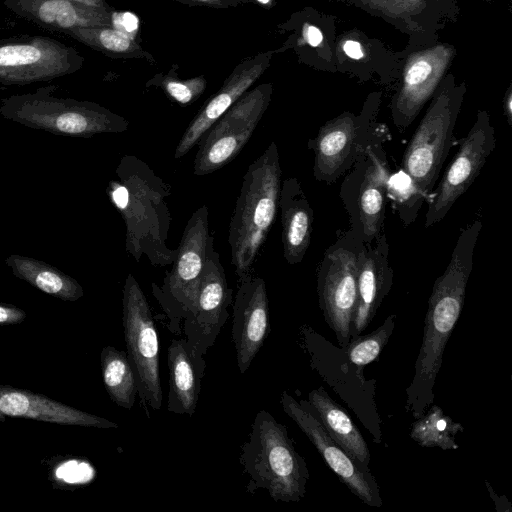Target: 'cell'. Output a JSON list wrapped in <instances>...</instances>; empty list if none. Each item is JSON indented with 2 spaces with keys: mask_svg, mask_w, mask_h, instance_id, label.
Listing matches in <instances>:
<instances>
[{
  "mask_svg": "<svg viewBox=\"0 0 512 512\" xmlns=\"http://www.w3.org/2000/svg\"><path fill=\"white\" fill-rule=\"evenodd\" d=\"M482 223L474 220L462 229L449 264L432 288L415 373L406 389V411L419 418L434 401V384L441 368L445 346L461 314L474 248Z\"/></svg>",
  "mask_w": 512,
  "mask_h": 512,
  "instance_id": "obj_1",
  "label": "cell"
},
{
  "mask_svg": "<svg viewBox=\"0 0 512 512\" xmlns=\"http://www.w3.org/2000/svg\"><path fill=\"white\" fill-rule=\"evenodd\" d=\"M116 175L107 193L124 220L126 251L136 262L145 255L153 266L172 264L177 252L166 245L172 218L165 200L171 187L134 155L121 158Z\"/></svg>",
  "mask_w": 512,
  "mask_h": 512,
  "instance_id": "obj_2",
  "label": "cell"
},
{
  "mask_svg": "<svg viewBox=\"0 0 512 512\" xmlns=\"http://www.w3.org/2000/svg\"><path fill=\"white\" fill-rule=\"evenodd\" d=\"M281 176L278 148L272 141L248 166L229 224L231 264L239 283L254 277L256 257L277 215Z\"/></svg>",
  "mask_w": 512,
  "mask_h": 512,
  "instance_id": "obj_3",
  "label": "cell"
},
{
  "mask_svg": "<svg viewBox=\"0 0 512 512\" xmlns=\"http://www.w3.org/2000/svg\"><path fill=\"white\" fill-rule=\"evenodd\" d=\"M240 463L248 475L246 492L265 489L276 502H299L306 493L309 471L284 425L259 411L241 447Z\"/></svg>",
  "mask_w": 512,
  "mask_h": 512,
  "instance_id": "obj_4",
  "label": "cell"
},
{
  "mask_svg": "<svg viewBox=\"0 0 512 512\" xmlns=\"http://www.w3.org/2000/svg\"><path fill=\"white\" fill-rule=\"evenodd\" d=\"M54 85L1 99L3 118L55 135L90 138L100 133H122L129 122L90 101L54 96Z\"/></svg>",
  "mask_w": 512,
  "mask_h": 512,
  "instance_id": "obj_5",
  "label": "cell"
},
{
  "mask_svg": "<svg viewBox=\"0 0 512 512\" xmlns=\"http://www.w3.org/2000/svg\"><path fill=\"white\" fill-rule=\"evenodd\" d=\"M465 93L466 82H457L452 73H447L405 150L404 172L418 194L429 201L453 143Z\"/></svg>",
  "mask_w": 512,
  "mask_h": 512,
  "instance_id": "obj_6",
  "label": "cell"
},
{
  "mask_svg": "<svg viewBox=\"0 0 512 512\" xmlns=\"http://www.w3.org/2000/svg\"><path fill=\"white\" fill-rule=\"evenodd\" d=\"M379 102L380 93H373L367 98L361 115L344 112L319 129L310 145L315 154L313 174L318 181H335L376 147Z\"/></svg>",
  "mask_w": 512,
  "mask_h": 512,
  "instance_id": "obj_7",
  "label": "cell"
},
{
  "mask_svg": "<svg viewBox=\"0 0 512 512\" xmlns=\"http://www.w3.org/2000/svg\"><path fill=\"white\" fill-rule=\"evenodd\" d=\"M122 323L126 353L134 370L141 404L159 410L162 388L159 375V342L148 301L133 274L125 279L122 297Z\"/></svg>",
  "mask_w": 512,
  "mask_h": 512,
  "instance_id": "obj_8",
  "label": "cell"
},
{
  "mask_svg": "<svg viewBox=\"0 0 512 512\" xmlns=\"http://www.w3.org/2000/svg\"><path fill=\"white\" fill-rule=\"evenodd\" d=\"M210 236L208 208L202 205L189 218L172 268L162 285L151 284L152 294L168 318L170 331L175 334L180 333V322L197 293Z\"/></svg>",
  "mask_w": 512,
  "mask_h": 512,
  "instance_id": "obj_9",
  "label": "cell"
},
{
  "mask_svg": "<svg viewBox=\"0 0 512 512\" xmlns=\"http://www.w3.org/2000/svg\"><path fill=\"white\" fill-rule=\"evenodd\" d=\"M71 46L41 35L0 39V83L27 85L70 75L82 66Z\"/></svg>",
  "mask_w": 512,
  "mask_h": 512,
  "instance_id": "obj_10",
  "label": "cell"
},
{
  "mask_svg": "<svg viewBox=\"0 0 512 512\" xmlns=\"http://www.w3.org/2000/svg\"><path fill=\"white\" fill-rule=\"evenodd\" d=\"M457 56V48L437 41L427 46L405 48L399 86L391 100V118L398 129L411 125L431 99Z\"/></svg>",
  "mask_w": 512,
  "mask_h": 512,
  "instance_id": "obj_11",
  "label": "cell"
},
{
  "mask_svg": "<svg viewBox=\"0 0 512 512\" xmlns=\"http://www.w3.org/2000/svg\"><path fill=\"white\" fill-rule=\"evenodd\" d=\"M270 87H260L235 102L198 142L194 174H211L234 160L250 140L268 107Z\"/></svg>",
  "mask_w": 512,
  "mask_h": 512,
  "instance_id": "obj_12",
  "label": "cell"
},
{
  "mask_svg": "<svg viewBox=\"0 0 512 512\" xmlns=\"http://www.w3.org/2000/svg\"><path fill=\"white\" fill-rule=\"evenodd\" d=\"M496 146L495 129L486 110H478L476 120L462 139L460 148L447 167L438 189L432 194L425 216V228L440 222L456 200L480 174Z\"/></svg>",
  "mask_w": 512,
  "mask_h": 512,
  "instance_id": "obj_13",
  "label": "cell"
},
{
  "mask_svg": "<svg viewBox=\"0 0 512 512\" xmlns=\"http://www.w3.org/2000/svg\"><path fill=\"white\" fill-rule=\"evenodd\" d=\"M232 298L233 290L210 236L200 284L183 319L185 339L201 354L207 353L228 320Z\"/></svg>",
  "mask_w": 512,
  "mask_h": 512,
  "instance_id": "obj_14",
  "label": "cell"
},
{
  "mask_svg": "<svg viewBox=\"0 0 512 512\" xmlns=\"http://www.w3.org/2000/svg\"><path fill=\"white\" fill-rule=\"evenodd\" d=\"M280 403L284 412L308 437L326 464L351 493L369 506L381 507L379 486L369 466L356 461L330 437L308 401H297L284 391Z\"/></svg>",
  "mask_w": 512,
  "mask_h": 512,
  "instance_id": "obj_15",
  "label": "cell"
},
{
  "mask_svg": "<svg viewBox=\"0 0 512 512\" xmlns=\"http://www.w3.org/2000/svg\"><path fill=\"white\" fill-rule=\"evenodd\" d=\"M359 250L347 245L334 246L325 254L317 274L319 307L340 347H345L351 337Z\"/></svg>",
  "mask_w": 512,
  "mask_h": 512,
  "instance_id": "obj_16",
  "label": "cell"
},
{
  "mask_svg": "<svg viewBox=\"0 0 512 512\" xmlns=\"http://www.w3.org/2000/svg\"><path fill=\"white\" fill-rule=\"evenodd\" d=\"M347 1L406 34L408 49L439 41L440 32L455 23L460 13L458 0Z\"/></svg>",
  "mask_w": 512,
  "mask_h": 512,
  "instance_id": "obj_17",
  "label": "cell"
},
{
  "mask_svg": "<svg viewBox=\"0 0 512 512\" xmlns=\"http://www.w3.org/2000/svg\"><path fill=\"white\" fill-rule=\"evenodd\" d=\"M269 332V302L265 281L252 277L239 283L233 303L232 340L241 374L250 367Z\"/></svg>",
  "mask_w": 512,
  "mask_h": 512,
  "instance_id": "obj_18",
  "label": "cell"
},
{
  "mask_svg": "<svg viewBox=\"0 0 512 512\" xmlns=\"http://www.w3.org/2000/svg\"><path fill=\"white\" fill-rule=\"evenodd\" d=\"M372 247H363L358 253L357 299L351 321L350 340L361 335L376 315L393 283L389 265V247L381 232Z\"/></svg>",
  "mask_w": 512,
  "mask_h": 512,
  "instance_id": "obj_19",
  "label": "cell"
},
{
  "mask_svg": "<svg viewBox=\"0 0 512 512\" xmlns=\"http://www.w3.org/2000/svg\"><path fill=\"white\" fill-rule=\"evenodd\" d=\"M7 418L102 429L118 427L115 422L68 406L43 394L0 384V421L3 422Z\"/></svg>",
  "mask_w": 512,
  "mask_h": 512,
  "instance_id": "obj_20",
  "label": "cell"
},
{
  "mask_svg": "<svg viewBox=\"0 0 512 512\" xmlns=\"http://www.w3.org/2000/svg\"><path fill=\"white\" fill-rule=\"evenodd\" d=\"M335 70L341 73L353 72L354 76L367 81L374 74L383 83L399 77L404 50L392 52L378 39L364 36L361 31H349L336 36Z\"/></svg>",
  "mask_w": 512,
  "mask_h": 512,
  "instance_id": "obj_21",
  "label": "cell"
},
{
  "mask_svg": "<svg viewBox=\"0 0 512 512\" xmlns=\"http://www.w3.org/2000/svg\"><path fill=\"white\" fill-rule=\"evenodd\" d=\"M5 7L22 19L45 30L66 33L78 27L109 26L104 8L70 0H2Z\"/></svg>",
  "mask_w": 512,
  "mask_h": 512,
  "instance_id": "obj_22",
  "label": "cell"
},
{
  "mask_svg": "<svg viewBox=\"0 0 512 512\" xmlns=\"http://www.w3.org/2000/svg\"><path fill=\"white\" fill-rule=\"evenodd\" d=\"M169 391L167 410L193 416L199 399L201 380L205 375L204 355L185 338L173 339L167 349Z\"/></svg>",
  "mask_w": 512,
  "mask_h": 512,
  "instance_id": "obj_23",
  "label": "cell"
},
{
  "mask_svg": "<svg viewBox=\"0 0 512 512\" xmlns=\"http://www.w3.org/2000/svg\"><path fill=\"white\" fill-rule=\"evenodd\" d=\"M278 207L284 258L289 264L300 263L311 242L314 214L297 178L282 182Z\"/></svg>",
  "mask_w": 512,
  "mask_h": 512,
  "instance_id": "obj_24",
  "label": "cell"
},
{
  "mask_svg": "<svg viewBox=\"0 0 512 512\" xmlns=\"http://www.w3.org/2000/svg\"><path fill=\"white\" fill-rule=\"evenodd\" d=\"M307 401L330 437L356 461L369 466L368 444L345 410L325 389L311 390Z\"/></svg>",
  "mask_w": 512,
  "mask_h": 512,
  "instance_id": "obj_25",
  "label": "cell"
},
{
  "mask_svg": "<svg viewBox=\"0 0 512 512\" xmlns=\"http://www.w3.org/2000/svg\"><path fill=\"white\" fill-rule=\"evenodd\" d=\"M261 68H251L232 77L228 83L212 97L188 124L174 153L179 159L187 154L210 126L222 116L261 74Z\"/></svg>",
  "mask_w": 512,
  "mask_h": 512,
  "instance_id": "obj_26",
  "label": "cell"
},
{
  "mask_svg": "<svg viewBox=\"0 0 512 512\" xmlns=\"http://www.w3.org/2000/svg\"><path fill=\"white\" fill-rule=\"evenodd\" d=\"M369 165L365 171L358 198L361 238L370 244L382 230L385 192L389 180L387 167L376 154V147L367 152Z\"/></svg>",
  "mask_w": 512,
  "mask_h": 512,
  "instance_id": "obj_27",
  "label": "cell"
},
{
  "mask_svg": "<svg viewBox=\"0 0 512 512\" xmlns=\"http://www.w3.org/2000/svg\"><path fill=\"white\" fill-rule=\"evenodd\" d=\"M5 263L16 278L50 296L74 302L84 295L83 287L75 278L42 260L12 254Z\"/></svg>",
  "mask_w": 512,
  "mask_h": 512,
  "instance_id": "obj_28",
  "label": "cell"
},
{
  "mask_svg": "<svg viewBox=\"0 0 512 512\" xmlns=\"http://www.w3.org/2000/svg\"><path fill=\"white\" fill-rule=\"evenodd\" d=\"M102 379L110 399L119 407L132 409L138 387L127 353L105 346L100 354Z\"/></svg>",
  "mask_w": 512,
  "mask_h": 512,
  "instance_id": "obj_29",
  "label": "cell"
},
{
  "mask_svg": "<svg viewBox=\"0 0 512 512\" xmlns=\"http://www.w3.org/2000/svg\"><path fill=\"white\" fill-rule=\"evenodd\" d=\"M463 430V426L445 415L441 407L431 404L413 422L410 437L425 448L455 450L459 447L456 443V435Z\"/></svg>",
  "mask_w": 512,
  "mask_h": 512,
  "instance_id": "obj_30",
  "label": "cell"
},
{
  "mask_svg": "<svg viewBox=\"0 0 512 512\" xmlns=\"http://www.w3.org/2000/svg\"><path fill=\"white\" fill-rule=\"evenodd\" d=\"M395 322L396 315L391 314L376 330L351 339L345 347H342L348 361L362 368L375 361L392 335Z\"/></svg>",
  "mask_w": 512,
  "mask_h": 512,
  "instance_id": "obj_31",
  "label": "cell"
},
{
  "mask_svg": "<svg viewBox=\"0 0 512 512\" xmlns=\"http://www.w3.org/2000/svg\"><path fill=\"white\" fill-rule=\"evenodd\" d=\"M168 94L180 104H189L202 91L200 83L186 84L179 81H168L165 85Z\"/></svg>",
  "mask_w": 512,
  "mask_h": 512,
  "instance_id": "obj_32",
  "label": "cell"
},
{
  "mask_svg": "<svg viewBox=\"0 0 512 512\" xmlns=\"http://www.w3.org/2000/svg\"><path fill=\"white\" fill-rule=\"evenodd\" d=\"M110 16L113 28L126 36L134 33L138 28L139 20L131 12L115 13Z\"/></svg>",
  "mask_w": 512,
  "mask_h": 512,
  "instance_id": "obj_33",
  "label": "cell"
},
{
  "mask_svg": "<svg viewBox=\"0 0 512 512\" xmlns=\"http://www.w3.org/2000/svg\"><path fill=\"white\" fill-rule=\"evenodd\" d=\"M27 317L26 312L12 304L0 302V327L22 323Z\"/></svg>",
  "mask_w": 512,
  "mask_h": 512,
  "instance_id": "obj_34",
  "label": "cell"
},
{
  "mask_svg": "<svg viewBox=\"0 0 512 512\" xmlns=\"http://www.w3.org/2000/svg\"><path fill=\"white\" fill-rule=\"evenodd\" d=\"M504 114L507 118L509 125H512V88L508 87L503 100Z\"/></svg>",
  "mask_w": 512,
  "mask_h": 512,
  "instance_id": "obj_35",
  "label": "cell"
},
{
  "mask_svg": "<svg viewBox=\"0 0 512 512\" xmlns=\"http://www.w3.org/2000/svg\"><path fill=\"white\" fill-rule=\"evenodd\" d=\"M77 3L85 4L88 6L104 8V0H70ZM105 9V8H104Z\"/></svg>",
  "mask_w": 512,
  "mask_h": 512,
  "instance_id": "obj_36",
  "label": "cell"
},
{
  "mask_svg": "<svg viewBox=\"0 0 512 512\" xmlns=\"http://www.w3.org/2000/svg\"><path fill=\"white\" fill-rule=\"evenodd\" d=\"M257 1H259L262 4H267L270 0H257Z\"/></svg>",
  "mask_w": 512,
  "mask_h": 512,
  "instance_id": "obj_37",
  "label": "cell"
},
{
  "mask_svg": "<svg viewBox=\"0 0 512 512\" xmlns=\"http://www.w3.org/2000/svg\"><path fill=\"white\" fill-rule=\"evenodd\" d=\"M482 1H484L486 3H492L494 0H482Z\"/></svg>",
  "mask_w": 512,
  "mask_h": 512,
  "instance_id": "obj_38",
  "label": "cell"
},
{
  "mask_svg": "<svg viewBox=\"0 0 512 512\" xmlns=\"http://www.w3.org/2000/svg\"><path fill=\"white\" fill-rule=\"evenodd\" d=\"M201 1H208V0H201Z\"/></svg>",
  "mask_w": 512,
  "mask_h": 512,
  "instance_id": "obj_39",
  "label": "cell"
}]
</instances>
